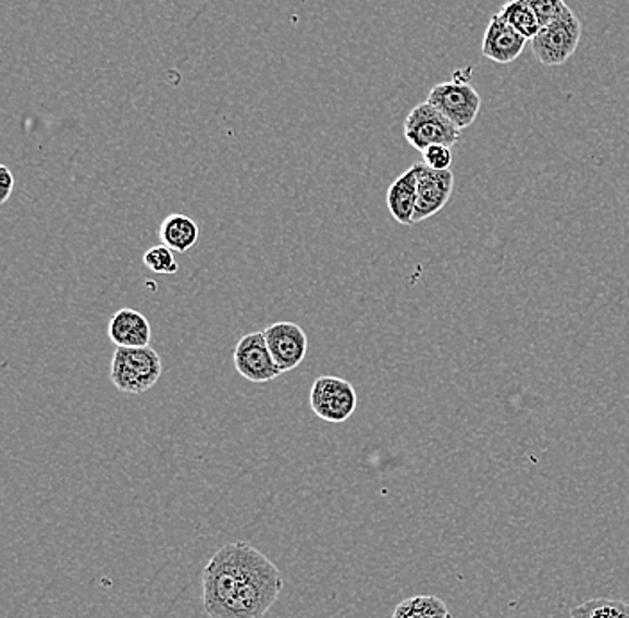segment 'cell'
I'll return each instance as SVG.
<instances>
[{"label": "cell", "mask_w": 629, "mask_h": 618, "mask_svg": "<svg viewBox=\"0 0 629 618\" xmlns=\"http://www.w3.org/2000/svg\"><path fill=\"white\" fill-rule=\"evenodd\" d=\"M163 364L152 347H116L111 359V383L124 394L141 395L160 381Z\"/></svg>", "instance_id": "obj_2"}, {"label": "cell", "mask_w": 629, "mask_h": 618, "mask_svg": "<svg viewBox=\"0 0 629 618\" xmlns=\"http://www.w3.org/2000/svg\"><path fill=\"white\" fill-rule=\"evenodd\" d=\"M528 4L539 18L540 27L559 21L570 10L565 0H528Z\"/></svg>", "instance_id": "obj_18"}, {"label": "cell", "mask_w": 629, "mask_h": 618, "mask_svg": "<svg viewBox=\"0 0 629 618\" xmlns=\"http://www.w3.org/2000/svg\"><path fill=\"white\" fill-rule=\"evenodd\" d=\"M497 15L503 21L508 22L514 29L519 30L520 35L526 36L528 40H533L534 36L539 35L540 22L528 4V0H509L508 4L501 8Z\"/></svg>", "instance_id": "obj_15"}, {"label": "cell", "mask_w": 629, "mask_h": 618, "mask_svg": "<svg viewBox=\"0 0 629 618\" xmlns=\"http://www.w3.org/2000/svg\"><path fill=\"white\" fill-rule=\"evenodd\" d=\"M424 163L435 170H451L453 165V150L447 145H431L422 152Z\"/></svg>", "instance_id": "obj_19"}, {"label": "cell", "mask_w": 629, "mask_h": 618, "mask_svg": "<svg viewBox=\"0 0 629 618\" xmlns=\"http://www.w3.org/2000/svg\"><path fill=\"white\" fill-rule=\"evenodd\" d=\"M526 44V36L520 35L519 30L514 29L499 15H494L484 30L481 54L499 65H509L522 54Z\"/></svg>", "instance_id": "obj_10"}, {"label": "cell", "mask_w": 629, "mask_h": 618, "mask_svg": "<svg viewBox=\"0 0 629 618\" xmlns=\"http://www.w3.org/2000/svg\"><path fill=\"white\" fill-rule=\"evenodd\" d=\"M581 22L569 10L559 21L540 27L539 35L531 40L536 60L544 66H562L570 60L580 46Z\"/></svg>", "instance_id": "obj_3"}, {"label": "cell", "mask_w": 629, "mask_h": 618, "mask_svg": "<svg viewBox=\"0 0 629 618\" xmlns=\"http://www.w3.org/2000/svg\"><path fill=\"white\" fill-rule=\"evenodd\" d=\"M283 589L278 567L245 542L220 547L202 572V601L210 618H263Z\"/></svg>", "instance_id": "obj_1"}, {"label": "cell", "mask_w": 629, "mask_h": 618, "mask_svg": "<svg viewBox=\"0 0 629 618\" xmlns=\"http://www.w3.org/2000/svg\"><path fill=\"white\" fill-rule=\"evenodd\" d=\"M270 355L281 372L297 369L308 355V336L300 325L294 322H278L263 331Z\"/></svg>", "instance_id": "obj_9"}, {"label": "cell", "mask_w": 629, "mask_h": 618, "mask_svg": "<svg viewBox=\"0 0 629 618\" xmlns=\"http://www.w3.org/2000/svg\"><path fill=\"white\" fill-rule=\"evenodd\" d=\"M428 102L444 113L458 129H467L480 115L481 97L469 83L447 81L433 86Z\"/></svg>", "instance_id": "obj_6"}, {"label": "cell", "mask_w": 629, "mask_h": 618, "mask_svg": "<svg viewBox=\"0 0 629 618\" xmlns=\"http://www.w3.org/2000/svg\"><path fill=\"white\" fill-rule=\"evenodd\" d=\"M235 367L236 372L250 383H269L283 374L270 355L263 333H249L240 338L235 347Z\"/></svg>", "instance_id": "obj_7"}, {"label": "cell", "mask_w": 629, "mask_h": 618, "mask_svg": "<svg viewBox=\"0 0 629 618\" xmlns=\"http://www.w3.org/2000/svg\"><path fill=\"white\" fill-rule=\"evenodd\" d=\"M419 186V163H415L405 174H400L386 191V206L399 224L414 225L415 205Z\"/></svg>", "instance_id": "obj_12"}, {"label": "cell", "mask_w": 629, "mask_h": 618, "mask_svg": "<svg viewBox=\"0 0 629 618\" xmlns=\"http://www.w3.org/2000/svg\"><path fill=\"white\" fill-rule=\"evenodd\" d=\"M108 334L115 347L140 349L149 347L152 331L149 320L136 309L122 308L116 311L108 324Z\"/></svg>", "instance_id": "obj_11"}, {"label": "cell", "mask_w": 629, "mask_h": 618, "mask_svg": "<svg viewBox=\"0 0 629 618\" xmlns=\"http://www.w3.org/2000/svg\"><path fill=\"white\" fill-rule=\"evenodd\" d=\"M570 618H629V604L617 598H590L576 606L570 611Z\"/></svg>", "instance_id": "obj_16"}, {"label": "cell", "mask_w": 629, "mask_h": 618, "mask_svg": "<svg viewBox=\"0 0 629 618\" xmlns=\"http://www.w3.org/2000/svg\"><path fill=\"white\" fill-rule=\"evenodd\" d=\"M144 264L155 274L174 275L180 272V263L175 261L174 250L169 249L166 245L150 247L144 255Z\"/></svg>", "instance_id": "obj_17"}, {"label": "cell", "mask_w": 629, "mask_h": 618, "mask_svg": "<svg viewBox=\"0 0 629 618\" xmlns=\"http://www.w3.org/2000/svg\"><path fill=\"white\" fill-rule=\"evenodd\" d=\"M392 618H453L444 601L435 595H415L395 608Z\"/></svg>", "instance_id": "obj_14"}, {"label": "cell", "mask_w": 629, "mask_h": 618, "mask_svg": "<svg viewBox=\"0 0 629 618\" xmlns=\"http://www.w3.org/2000/svg\"><path fill=\"white\" fill-rule=\"evenodd\" d=\"M199 225L186 214H169L160 225L161 242L174 252H188L199 242Z\"/></svg>", "instance_id": "obj_13"}, {"label": "cell", "mask_w": 629, "mask_h": 618, "mask_svg": "<svg viewBox=\"0 0 629 618\" xmlns=\"http://www.w3.org/2000/svg\"><path fill=\"white\" fill-rule=\"evenodd\" d=\"M15 188V175L11 174V170L5 165H0V202L4 205L10 199Z\"/></svg>", "instance_id": "obj_20"}, {"label": "cell", "mask_w": 629, "mask_h": 618, "mask_svg": "<svg viewBox=\"0 0 629 618\" xmlns=\"http://www.w3.org/2000/svg\"><path fill=\"white\" fill-rule=\"evenodd\" d=\"M310 405L313 413L330 424H344L358 408V395L349 381L322 375L311 386Z\"/></svg>", "instance_id": "obj_5"}, {"label": "cell", "mask_w": 629, "mask_h": 618, "mask_svg": "<svg viewBox=\"0 0 629 618\" xmlns=\"http://www.w3.org/2000/svg\"><path fill=\"white\" fill-rule=\"evenodd\" d=\"M461 131L428 100L415 106L405 120V138L414 149L424 152L431 145H453L460 140Z\"/></svg>", "instance_id": "obj_4"}, {"label": "cell", "mask_w": 629, "mask_h": 618, "mask_svg": "<svg viewBox=\"0 0 629 618\" xmlns=\"http://www.w3.org/2000/svg\"><path fill=\"white\" fill-rule=\"evenodd\" d=\"M455 188V174L451 170H435L419 163V186L415 205L414 224H420L444 210Z\"/></svg>", "instance_id": "obj_8"}]
</instances>
